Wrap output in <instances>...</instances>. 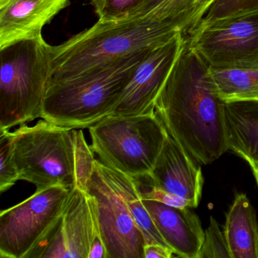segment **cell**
Instances as JSON below:
<instances>
[{
	"label": "cell",
	"instance_id": "d6986e66",
	"mask_svg": "<svg viewBox=\"0 0 258 258\" xmlns=\"http://www.w3.org/2000/svg\"><path fill=\"white\" fill-rule=\"evenodd\" d=\"M197 0H157L134 19L147 18L170 25L186 35L191 30Z\"/></svg>",
	"mask_w": 258,
	"mask_h": 258
},
{
	"label": "cell",
	"instance_id": "4fadbf2b",
	"mask_svg": "<svg viewBox=\"0 0 258 258\" xmlns=\"http://www.w3.org/2000/svg\"><path fill=\"white\" fill-rule=\"evenodd\" d=\"M69 4V0H0V49L41 38L45 25Z\"/></svg>",
	"mask_w": 258,
	"mask_h": 258
},
{
	"label": "cell",
	"instance_id": "5bb4252c",
	"mask_svg": "<svg viewBox=\"0 0 258 258\" xmlns=\"http://www.w3.org/2000/svg\"><path fill=\"white\" fill-rule=\"evenodd\" d=\"M142 199L158 232L176 256L197 258L205 230L191 208L169 206L143 196Z\"/></svg>",
	"mask_w": 258,
	"mask_h": 258
},
{
	"label": "cell",
	"instance_id": "d4e9b609",
	"mask_svg": "<svg viewBox=\"0 0 258 258\" xmlns=\"http://www.w3.org/2000/svg\"><path fill=\"white\" fill-rule=\"evenodd\" d=\"M213 1H214V0H197L196 6V11H195L194 20H193V25L191 30L197 25L198 22H199L201 18H202V15H203L205 10H207V8L209 7L210 4H211ZM191 30H190V31H191ZM189 31H188V32H189Z\"/></svg>",
	"mask_w": 258,
	"mask_h": 258
},
{
	"label": "cell",
	"instance_id": "8fae6325",
	"mask_svg": "<svg viewBox=\"0 0 258 258\" xmlns=\"http://www.w3.org/2000/svg\"><path fill=\"white\" fill-rule=\"evenodd\" d=\"M182 32L152 49L134 72L118 105L109 116L137 115L155 111V102L183 46Z\"/></svg>",
	"mask_w": 258,
	"mask_h": 258
},
{
	"label": "cell",
	"instance_id": "6da1fadb",
	"mask_svg": "<svg viewBox=\"0 0 258 258\" xmlns=\"http://www.w3.org/2000/svg\"><path fill=\"white\" fill-rule=\"evenodd\" d=\"M208 66L183 46L155 102L167 132L198 164H211L229 150L224 103L214 93Z\"/></svg>",
	"mask_w": 258,
	"mask_h": 258
},
{
	"label": "cell",
	"instance_id": "8992f818",
	"mask_svg": "<svg viewBox=\"0 0 258 258\" xmlns=\"http://www.w3.org/2000/svg\"><path fill=\"white\" fill-rule=\"evenodd\" d=\"M89 132L99 161L134 179L149 176L167 134L155 111L108 116L89 127Z\"/></svg>",
	"mask_w": 258,
	"mask_h": 258
},
{
	"label": "cell",
	"instance_id": "484cf974",
	"mask_svg": "<svg viewBox=\"0 0 258 258\" xmlns=\"http://www.w3.org/2000/svg\"><path fill=\"white\" fill-rule=\"evenodd\" d=\"M250 169H251L252 173L254 176L255 181H256V185L258 188V161L256 162L250 163L249 164Z\"/></svg>",
	"mask_w": 258,
	"mask_h": 258
},
{
	"label": "cell",
	"instance_id": "9c48e42d",
	"mask_svg": "<svg viewBox=\"0 0 258 258\" xmlns=\"http://www.w3.org/2000/svg\"><path fill=\"white\" fill-rule=\"evenodd\" d=\"M98 239L102 238L94 198L75 187L58 218L26 258H89Z\"/></svg>",
	"mask_w": 258,
	"mask_h": 258
},
{
	"label": "cell",
	"instance_id": "e0dca14e",
	"mask_svg": "<svg viewBox=\"0 0 258 258\" xmlns=\"http://www.w3.org/2000/svg\"><path fill=\"white\" fill-rule=\"evenodd\" d=\"M208 77L214 93L223 103L258 102V68L208 67Z\"/></svg>",
	"mask_w": 258,
	"mask_h": 258
},
{
	"label": "cell",
	"instance_id": "7402d4cb",
	"mask_svg": "<svg viewBox=\"0 0 258 258\" xmlns=\"http://www.w3.org/2000/svg\"><path fill=\"white\" fill-rule=\"evenodd\" d=\"M256 10H258V0H214L198 24Z\"/></svg>",
	"mask_w": 258,
	"mask_h": 258
},
{
	"label": "cell",
	"instance_id": "277c9868",
	"mask_svg": "<svg viewBox=\"0 0 258 258\" xmlns=\"http://www.w3.org/2000/svg\"><path fill=\"white\" fill-rule=\"evenodd\" d=\"M52 49L43 37L0 49V130L41 118L52 75Z\"/></svg>",
	"mask_w": 258,
	"mask_h": 258
},
{
	"label": "cell",
	"instance_id": "7a4b0ae2",
	"mask_svg": "<svg viewBox=\"0 0 258 258\" xmlns=\"http://www.w3.org/2000/svg\"><path fill=\"white\" fill-rule=\"evenodd\" d=\"M179 30L147 18L99 22L63 44L52 46L50 82H61L156 47Z\"/></svg>",
	"mask_w": 258,
	"mask_h": 258
},
{
	"label": "cell",
	"instance_id": "ffe728a7",
	"mask_svg": "<svg viewBox=\"0 0 258 258\" xmlns=\"http://www.w3.org/2000/svg\"><path fill=\"white\" fill-rule=\"evenodd\" d=\"M0 191L11 188L20 175L13 157V132L10 130H0Z\"/></svg>",
	"mask_w": 258,
	"mask_h": 258
},
{
	"label": "cell",
	"instance_id": "3957f363",
	"mask_svg": "<svg viewBox=\"0 0 258 258\" xmlns=\"http://www.w3.org/2000/svg\"><path fill=\"white\" fill-rule=\"evenodd\" d=\"M152 49L68 81L49 84L41 118L58 126L84 129L108 117L118 105L136 69Z\"/></svg>",
	"mask_w": 258,
	"mask_h": 258
},
{
	"label": "cell",
	"instance_id": "5b68a950",
	"mask_svg": "<svg viewBox=\"0 0 258 258\" xmlns=\"http://www.w3.org/2000/svg\"><path fill=\"white\" fill-rule=\"evenodd\" d=\"M79 134L44 119L34 126L21 125L13 132V157L20 180L31 182L37 189L78 186Z\"/></svg>",
	"mask_w": 258,
	"mask_h": 258
},
{
	"label": "cell",
	"instance_id": "603a6c76",
	"mask_svg": "<svg viewBox=\"0 0 258 258\" xmlns=\"http://www.w3.org/2000/svg\"><path fill=\"white\" fill-rule=\"evenodd\" d=\"M197 258H231L224 234L214 217L210 218V224L205 231L203 243Z\"/></svg>",
	"mask_w": 258,
	"mask_h": 258
},
{
	"label": "cell",
	"instance_id": "2e32d148",
	"mask_svg": "<svg viewBox=\"0 0 258 258\" xmlns=\"http://www.w3.org/2000/svg\"><path fill=\"white\" fill-rule=\"evenodd\" d=\"M229 150L247 164L258 161V102L224 103Z\"/></svg>",
	"mask_w": 258,
	"mask_h": 258
},
{
	"label": "cell",
	"instance_id": "7c38bea8",
	"mask_svg": "<svg viewBox=\"0 0 258 258\" xmlns=\"http://www.w3.org/2000/svg\"><path fill=\"white\" fill-rule=\"evenodd\" d=\"M147 176L153 186L186 199L192 208L199 206L205 182L201 164L168 132L162 150Z\"/></svg>",
	"mask_w": 258,
	"mask_h": 258
},
{
	"label": "cell",
	"instance_id": "cb8c5ba5",
	"mask_svg": "<svg viewBox=\"0 0 258 258\" xmlns=\"http://www.w3.org/2000/svg\"><path fill=\"white\" fill-rule=\"evenodd\" d=\"M173 254L171 249L161 244H146L144 247V258H170Z\"/></svg>",
	"mask_w": 258,
	"mask_h": 258
},
{
	"label": "cell",
	"instance_id": "44dd1931",
	"mask_svg": "<svg viewBox=\"0 0 258 258\" xmlns=\"http://www.w3.org/2000/svg\"><path fill=\"white\" fill-rule=\"evenodd\" d=\"M146 0H91L99 21L115 22L129 19Z\"/></svg>",
	"mask_w": 258,
	"mask_h": 258
},
{
	"label": "cell",
	"instance_id": "30bf717a",
	"mask_svg": "<svg viewBox=\"0 0 258 258\" xmlns=\"http://www.w3.org/2000/svg\"><path fill=\"white\" fill-rule=\"evenodd\" d=\"M94 198L101 235L108 258H144V237L123 199L95 160L87 185Z\"/></svg>",
	"mask_w": 258,
	"mask_h": 258
},
{
	"label": "cell",
	"instance_id": "9a60e30c",
	"mask_svg": "<svg viewBox=\"0 0 258 258\" xmlns=\"http://www.w3.org/2000/svg\"><path fill=\"white\" fill-rule=\"evenodd\" d=\"M225 238L231 258H258V221L247 195L238 193L226 215Z\"/></svg>",
	"mask_w": 258,
	"mask_h": 258
},
{
	"label": "cell",
	"instance_id": "ac0fdd59",
	"mask_svg": "<svg viewBox=\"0 0 258 258\" xmlns=\"http://www.w3.org/2000/svg\"><path fill=\"white\" fill-rule=\"evenodd\" d=\"M100 164L105 176L131 211L143 233L146 244H161L169 247L143 204L141 192L136 179L119 170L105 165L101 161Z\"/></svg>",
	"mask_w": 258,
	"mask_h": 258
},
{
	"label": "cell",
	"instance_id": "52a82bcc",
	"mask_svg": "<svg viewBox=\"0 0 258 258\" xmlns=\"http://www.w3.org/2000/svg\"><path fill=\"white\" fill-rule=\"evenodd\" d=\"M185 37L209 68H258V10L202 22Z\"/></svg>",
	"mask_w": 258,
	"mask_h": 258
},
{
	"label": "cell",
	"instance_id": "ba28073f",
	"mask_svg": "<svg viewBox=\"0 0 258 258\" xmlns=\"http://www.w3.org/2000/svg\"><path fill=\"white\" fill-rule=\"evenodd\" d=\"M71 189L61 185L37 189L0 213V256L26 258L64 209Z\"/></svg>",
	"mask_w": 258,
	"mask_h": 258
}]
</instances>
